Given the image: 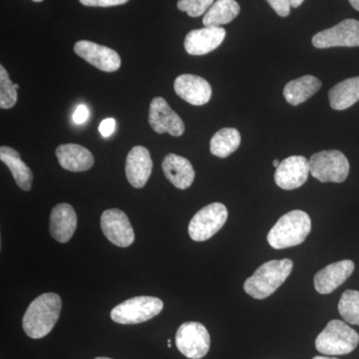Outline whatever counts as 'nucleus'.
I'll return each mask as SVG.
<instances>
[{"instance_id":"obj_35","label":"nucleus","mask_w":359,"mask_h":359,"mask_svg":"<svg viewBox=\"0 0 359 359\" xmlns=\"http://www.w3.org/2000/svg\"><path fill=\"white\" fill-rule=\"evenodd\" d=\"M313 359H339L337 358H328V356H314Z\"/></svg>"},{"instance_id":"obj_1","label":"nucleus","mask_w":359,"mask_h":359,"mask_svg":"<svg viewBox=\"0 0 359 359\" xmlns=\"http://www.w3.org/2000/svg\"><path fill=\"white\" fill-rule=\"evenodd\" d=\"M61 309L62 302L57 294L48 292L36 297L23 316L22 327L26 335L34 339L46 337L55 327Z\"/></svg>"},{"instance_id":"obj_20","label":"nucleus","mask_w":359,"mask_h":359,"mask_svg":"<svg viewBox=\"0 0 359 359\" xmlns=\"http://www.w3.org/2000/svg\"><path fill=\"white\" fill-rule=\"evenodd\" d=\"M59 164L70 172H84L94 165V157L88 149L77 144H63L55 151Z\"/></svg>"},{"instance_id":"obj_2","label":"nucleus","mask_w":359,"mask_h":359,"mask_svg":"<svg viewBox=\"0 0 359 359\" xmlns=\"http://www.w3.org/2000/svg\"><path fill=\"white\" fill-rule=\"evenodd\" d=\"M292 269L294 263L290 259L266 262L245 280V292L254 299H266L285 282Z\"/></svg>"},{"instance_id":"obj_27","label":"nucleus","mask_w":359,"mask_h":359,"mask_svg":"<svg viewBox=\"0 0 359 359\" xmlns=\"http://www.w3.org/2000/svg\"><path fill=\"white\" fill-rule=\"evenodd\" d=\"M18 89L15 88L4 65L0 66V107L11 109L18 102Z\"/></svg>"},{"instance_id":"obj_13","label":"nucleus","mask_w":359,"mask_h":359,"mask_svg":"<svg viewBox=\"0 0 359 359\" xmlns=\"http://www.w3.org/2000/svg\"><path fill=\"white\" fill-rule=\"evenodd\" d=\"M309 174V160L302 156H292L280 162V166L276 168L275 181L283 190H294L308 181Z\"/></svg>"},{"instance_id":"obj_33","label":"nucleus","mask_w":359,"mask_h":359,"mask_svg":"<svg viewBox=\"0 0 359 359\" xmlns=\"http://www.w3.org/2000/svg\"><path fill=\"white\" fill-rule=\"evenodd\" d=\"M304 1V0H290V4H292V7H294V8H297V7L302 6Z\"/></svg>"},{"instance_id":"obj_32","label":"nucleus","mask_w":359,"mask_h":359,"mask_svg":"<svg viewBox=\"0 0 359 359\" xmlns=\"http://www.w3.org/2000/svg\"><path fill=\"white\" fill-rule=\"evenodd\" d=\"M89 115L88 108L84 104H80L73 114V121L78 125L84 124L88 120Z\"/></svg>"},{"instance_id":"obj_23","label":"nucleus","mask_w":359,"mask_h":359,"mask_svg":"<svg viewBox=\"0 0 359 359\" xmlns=\"http://www.w3.org/2000/svg\"><path fill=\"white\" fill-rule=\"evenodd\" d=\"M330 107L334 110L348 109L359 101V76L348 78L335 85L328 92Z\"/></svg>"},{"instance_id":"obj_24","label":"nucleus","mask_w":359,"mask_h":359,"mask_svg":"<svg viewBox=\"0 0 359 359\" xmlns=\"http://www.w3.org/2000/svg\"><path fill=\"white\" fill-rule=\"evenodd\" d=\"M240 6L236 0H217L210 7L203 18V25L207 27H222L231 22L240 13Z\"/></svg>"},{"instance_id":"obj_17","label":"nucleus","mask_w":359,"mask_h":359,"mask_svg":"<svg viewBox=\"0 0 359 359\" xmlns=\"http://www.w3.org/2000/svg\"><path fill=\"white\" fill-rule=\"evenodd\" d=\"M153 170L150 152L143 146H135L127 156L125 172L134 188L141 189L147 184Z\"/></svg>"},{"instance_id":"obj_10","label":"nucleus","mask_w":359,"mask_h":359,"mask_svg":"<svg viewBox=\"0 0 359 359\" xmlns=\"http://www.w3.org/2000/svg\"><path fill=\"white\" fill-rule=\"evenodd\" d=\"M101 229L105 237L113 245L127 248L134 243L133 226L128 216L119 209H109L101 216Z\"/></svg>"},{"instance_id":"obj_7","label":"nucleus","mask_w":359,"mask_h":359,"mask_svg":"<svg viewBox=\"0 0 359 359\" xmlns=\"http://www.w3.org/2000/svg\"><path fill=\"white\" fill-rule=\"evenodd\" d=\"M228 216V210L222 203L205 205L191 219L189 235L195 242H205L223 228Z\"/></svg>"},{"instance_id":"obj_38","label":"nucleus","mask_w":359,"mask_h":359,"mask_svg":"<svg viewBox=\"0 0 359 359\" xmlns=\"http://www.w3.org/2000/svg\"><path fill=\"white\" fill-rule=\"evenodd\" d=\"M95 359H112L109 358H96Z\"/></svg>"},{"instance_id":"obj_21","label":"nucleus","mask_w":359,"mask_h":359,"mask_svg":"<svg viewBox=\"0 0 359 359\" xmlns=\"http://www.w3.org/2000/svg\"><path fill=\"white\" fill-rule=\"evenodd\" d=\"M0 160L6 165L13 174V179L21 190H32L33 173L30 168L21 160L20 153L13 148L2 146L0 148Z\"/></svg>"},{"instance_id":"obj_25","label":"nucleus","mask_w":359,"mask_h":359,"mask_svg":"<svg viewBox=\"0 0 359 359\" xmlns=\"http://www.w3.org/2000/svg\"><path fill=\"white\" fill-rule=\"evenodd\" d=\"M240 132L235 128H223L217 132L211 139L210 150L212 155L219 158H226L240 147Z\"/></svg>"},{"instance_id":"obj_31","label":"nucleus","mask_w":359,"mask_h":359,"mask_svg":"<svg viewBox=\"0 0 359 359\" xmlns=\"http://www.w3.org/2000/svg\"><path fill=\"white\" fill-rule=\"evenodd\" d=\"M116 130V121L113 118H107L104 119L102 122L99 125V132L105 138L110 137L111 135L114 133Z\"/></svg>"},{"instance_id":"obj_15","label":"nucleus","mask_w":359,"mask_h":359,"mask_svg":"<svg viewBox=\"0 0 359 359\" xmlns=\"http://www.w3.org/2000/svg\"><path fill=\"white\" fill-rule=\"evenodd\" d=\"M226 34V29L223 27L204 26V28L189 32L184 45L190 55H205L223 43Z\"/></svg>"},{"instance_id":"obj_8","label":"nucleus","mask_w":359,"mask_h":359,"mask_svg":"<svg viewBox=\"0 0 359 359\" xmlns=\"http://www.w3.org/2000/svg\"><path fill=\"white\" fill-rule=\"evenodd\" d=\"M176 346L186 358L201 359L209 353L211 337L202 323L188 321L177 330Z\"/></svg>"},{"instance_id":"obj_19","label":"nucleus","mask_w":359,"mask_h":359,"mask_svg":"<svg viewBox=\"0 0 359 359\" xmlns=\"http://www.w3.org/2000/svg\"><path fill=\"white\" fill-rule=\"evenodd\" d=\"M162 169L166 178L180 190L192 186L195 180V170L190 161L176 154H168L162 163Z\"/></svg>"},{"instance_id":"obj_30","label":"nucleus","mask_w":359,"mask_h":359,"mask_svg":"<svg viewBox=\"0 0 359 359\" xmlns=\"http://www.w3.org/2000/svg\"><path fill=\"white\" fill-rule=\"evenodd\" d=\"M85 6L92 7H110L122 6L127 4L129 0H79Z\"/></svg>"},{"instance_id":"obj_37","label":"nucleus","mask_w":359,"mask_h":359,"mask_svg":"<svg viewBox=\"0 0 359 359\" xmlns=\"http://www.w3.org/2000/svg\"><path fill=\"white\" fill-rule=\"evenodd\" d=\"M14 86H15V88H16V89H18H18H20V85H18V84H14Z\"/></svg>"},{"instance_id":"obj_4","label":"nucleus","mask_w":359,"mask_h":359,"mask_svg":"<svg viewBox=\"0 0 359 359\" xmlns=\"http://www.w3.org/2000/svg\"><path fill=\"white\" fill-rule=\"evenodd\" d=\"M359 344V335L344 321L327 323L316 339V348L325 355H344L353 353Z\"/></svg>"},{"instance_id":"obj_5","label":"nucleus","mask_w":359,"mask_h":359,"mask_svg":"<svg viewBox=\"0 0 359 359\" xmlns=\"http://www.w3.org/2000/svg\"><path fill=\"white\" fill-rule=\"evenodd\" d=\"M164 308L162 299L155 297H136L116 306L111 311L113 321L120 325H138L152 320Z\"/></svg>"},{"instance_id":"obj_28","label":"nucleus","mask_w":359,"mask_h":359,"mask_svg":"<svg viewBox=\"0 0 359 359\" xmlns=\"http://www.w3.org/2000/svg\"><path fill=\"white\" fill-rule=\"evenodd\" d=\"M214 4V0H179V11L188 13L191 18H199L209 11Z\"/></svg>"},{"instance_id":"obj_14","label":"nucleus","mask_w":359,"mask_h":359,"mask_svg":"<svg viewBox=\"0 0 359 359\" xmlns=\"http://www.w3.org/2000/svg\"><path fill=\"white\" fill-rule=\"evenodd\" d=\"M174 90L177 95L192 105H205L211 100V85L197 75H180L175 80Z\"/></svg>"},{"instance_id":"obj_3","label":"nucleus","mask_w":359,"mask_h":359,"mask_svg":"<svg viewBox=\"0 0 359 359\" xmlns=\"http://www.w3.org/2000/svg\"><path fill=\"white\" fill-rule=\"evenodd\" d=\"M311 231V218L306 212L294 210L280 217L268 233L269 245L276 250L302 244Z\"/></svg>"},{"instance_id":"obj_11","label":"nucleus","mask_w":359,"mask_h":359,"mask_svg":"<svg viewBox=\"0 0 359 359\" xmlns=\"http://www.w3.org/2000/svg\"><path fill=\"white\" fill-rule=\"evenodd\" d=\"M149 124L156 133H169L180 137L185 132V124L181 117L163 97H155L149 108Z\"/></svg>"},{"instance_id":"obj_9","label":"nucleus","mask_w":359,"mask_h":359,"mask_svg":"<svg viewBox=\"0 0 359 359\" xmlns=\"http://www.w3.org/2000/svg\"><path fill=\"white\" fill-rule=\"evenodd\" d=\"M313 45L318 49L359 46V21L346 20L334 27L316 33L313 37Z\"/></svg>"},{"instance_id":"obj_6","label":"nucleus","mask_w":359,"mask_h":359,"mask_svg":"<svg viewBox=\"0 0 359 359\" xmlns=\"http://www.w3.org/2000/svg\"><path fill=\"white\" fill-rule=\"evenodd\" d=\"M309 162L311 176L321 183H342L349 174L348 160L340 151H321L311 156Z\"/></svg>"},{"instance_id":"obj_12","label":"nucleus","mask_w":359,"mask_h":359,"mask_svg":"<svg viewBox=\"0 0 359 359\" xmlns=\"http://www.w3.org/2000/svg\"><path fill=\"white\" fill-rule=\"evenodd\" d=\"M74 52L89 65L104 72H115L121 67V58L117 52L109 47L94 43L88 40L76 42Z\"/></svg>"},{"instance_id":"obj_18","label":"nucleus","mask_w":359,"mask_h":359,"mask_svg":"<svg viewBox=\"0 0 359 359\" xmlns=\"http://www.w3.org/2000/svg\"><path fill=\"white\" fill-rule=\"evenodd\" d=\"M77 228V216L72 205L62 203L52 209L50 215L51 237L59 243L69 242Z\"/></svg>"},{"instance_id":"obj_36","label":"nucleus","mask_w":359,"mask_h":359,"mask_svg":"<svg viewBox=\"0 0 359 359\" xmlns=\"http://www.w3.org/2000/svg\"><path fill=\"white\" fill-rule=\"evenodd\" d=\"M280 162L278 160H275L273 162V167H276V168H278V166H280Z\"/></svg>"},{"instance_id":"obj_26","label":"nucleus","mask_w":359,"mask_h":359,"mask_svg":"<svg viewBox=\"0 0 359 359\" xmlns=\"http://www.w3.org/2000/svg\"><path fill=\"white\" fill-rule=\"evenodd\" d=\"M341 318L351 325H359V292L347 290L342 294L339 302Z\"/></svg>"},{"instance_id":"obj_29","label":"nucleus","mask_w":359,"mask_h":359,"mask_svg":"<svg viewBox=\"0 0 359 359\" xmlns=\"http://www.w3.org/2000/svg\"><path fill=\"white\" fill-rule=\"evenodd\" d=\"M266 1L269 2V6L273 7L278 15L282 16V18H287L290 15V8H292L290 0H266Z\"/></svg>"},{"instance_id":"obj_16","label":"nucleus","mask_w":359,"mask_h":359,"mask_svg":"<svg viewBox=\"0 0 359 359\" xmlns=\"http://www.w3.org/2000/svg\"><path fill=\"white\" fill-rule=\"evenodd\" d=\"M354 263L349 259L328 264L314 276V289L320 294H330L353 275Z\"/></svg>"},{"instance_id":"obj_39","label":"nucleus","mask_w":359,"mask_h":359,"mask_svg":"<svg viewBox=\"0 0 359 359\" xmlns=\"http://www.w3.org/2000/svg\"><path fill=\"white\" fill-rule=\"evenodd\" d=\"M33 1H35V2H41V1H43V0H33Z\"/></svg>"},{"instance_id":"obj_22","label":"nucleus","mask_w":359,"mask_h":359,"mask_svg":"<svg viewBox=\"0 0 359 359\" xmlns=\"http://www.w3.org/2000/svg\"><path fill=\"white\" fill-rule=\"evenodd\" d=\"M321 81L318 78L306 75L290 81L283 88V96L292 106L301 105L313 96L321 88Z\"/></svg>"},{"instance_id":"obj_34","label":"nucleus","mask_w":359,"mask_h":359,"mask_svg":"<svg viewBox=\"0 0 359 359\" xmlns=\"http://www.w3.org/2000/svg\"><path fill=\"white\" fill-rule=\"evenodd\" d=\"M348 1L351 2L354 9L359 11V0H348Z\"/></svg>"}]
</instances>
